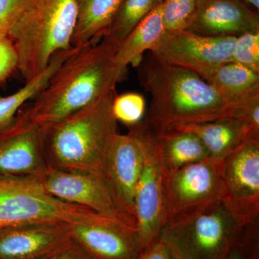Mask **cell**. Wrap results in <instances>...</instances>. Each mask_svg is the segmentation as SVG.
I'll use <instances>...</instances> for the list:
<instances>
[{
  "label": "cell",
  "mask_w": 259,
  "mask_h": 259,
  "mask_svg": "<svg viewBox=\"0 0 259 259\" xmlns=\"http://www.w3.org/2000/svg\"><path fill=\"white\" fill-rule=\"evenodd\" d=\"M35 182L57 198L83 206L136 230L119 209L106 179L102 175L62 171L50 166L45 175Z\"/></svg>",
  "instance_id": "cell-12"
},
{
  "label": "cell",
  "mask_w": 259,
  "mask_h": 259,
  "mask_svg": "<svg viewBox=\"0 0 259 259\" xmlns=\"http://www.w3.org/2000/svg\"><path fill=\"white\" fill-rule=\"evenodd\" d=\"M259 220L243 227L226 259H259Z\"/></svg>",
  "instance_id": "cell-27"
},
{
  "label": "cell",
  "mask_w": 259,
  "mask_h": 259,
  "mask_svg": "<svg viewBox=\"0 0 259 259\" xmlns=\"http://www.w3.org/2000/svg\"><path fill=\"white\" fill-rule=\"evenodd\" d=\"M144 145L142 173L135 197L138 255L160 239L167 223L163 192V171L149 134L139 124L131 126Z\"/></svg>",
  "instance_id": "cell-10"
},
{
  "label": "cell",
  "mask_w": 259,
  "mask_h": 259,
  "mask_svg": "<svg viewBox=\"0 0 259 259\" xmlns=\"http://www.w3.org/2000/svg\"><path fill=\"white\" fill-rule=\"evenodd\" d=\"M168 127L197 136L208 151L209 157L216 159H225L247 141L259 140V127L240 117H226L202 123L177 124Z\"/></svg>",
  "instance_id": "cell-17"
},
{
  "label": "cell",
  "mask_w": 259,
  "mask_h": 259,
  "mask_svg": "<svg viewBox=\"0 0 259 259\" xmlns=\"http://www.w3.org/2000/svg\"><path fill=\"white\" fill-rule=\"evenodd\" d=\"M122 0H76L77 21L71 46L96 44L105 35Z\"/></svg>",
  "instance_id": "cell-19"
},
{
  "label": "cell",
  "mask_w": 259,
  "mask_h": 259,
  "mask_svg": "<svg viewBox=\"0 0 259 259\" xmlns=\"http://www.w3.org/2000/svg\"><path fill=\"white\" fill-rule=\"evenodd\" d=\"M3 228H0V233H1L2 231H3Z\"/></svg>",
  "instance_id": "cell-34"
},
{
  "label": "cell",
  "mask_w": 259,
  "mask_h": 259,
  "mask_svg": "<svg viewBox=\"0 0 259 259\" xmlns=\"http://www.w3.org/2000/svg\"><path fill=\"white\" fill-rule=\"evenodd\" d=\"M67 223H39L4 228L0 259H45L72 241Z\"/></svg>",
  "instance_id": "cell-15"
},
{
  "label": "cell",
  "mask_w": 259,
  "mask_h": 259,
  "mask_svg": "<svg viewBox=\"0 0 259 259\" xmlns=\"http://www.w3.org/2000/svg\"><path fill=\"white\" fill-rule=\"evenodd\" d=\"M136 259H173L164 243L158 240L144 251L140 253Z\"/></svg>",
  "instance_id": "cell-31"
},
{
  "label": "cell",
  "mask_w": 259,
  "mask_h": 259,
  "mask_svg": "<svg viewBox=\"0 0 259 259\" xmlns=\"http://www.w3.org/2000/svg\"><path fill=\"white\" fill-rule=\"evenodd\" d=\"M44 129L23 110L0 130V182H37L49 166L44 144Z\"/></svg>",
  "instance_id": "cell-8"
},
{
  "label": "cell",
  "mask_w": 259,
  "mask_h": 259,
  "mask_svg": "<svg viewBox=\"0 0 259 259\" xmlns=\"http://www.w3.org/2000/svg\"><path fill=\"white\" fill-rule=\"evenodd\" d=\"M18 67V55L14 44L8 35L0 36V83Z\"/></svg>",
  "instance_id": "cell-28"
},
{
  "label": "cell",
  "mask_w": 259,
  "mask_h": 259,
  "mask_svg": "<svg viewBox=\"0 0 259 259\" xmlns=\"http://www.w3.org/2000/svg\"><path fill=\"white\" fill-rule=\"evenodd\" d=\"M142 127L151 137L163 174L209 157L205 146L194 134L174 127L151 131Z\"/></svg>",
  "instance_id": "cell-18"
},
{
  "label": "cell",
  "mask_w": 259,
  "mask_h": 259,
  "mask_svg": "<svg viewBox=\"0 0 259 259\" xmlns=\"http://www.w3.org/2000/svg\"><path fill=\"white\" fill-rule=\"evenodd\" d=\"M30 0H0V36L8 35L10 28Z\"/></svg>",
  "instance_id": "cell-29"
},
{
  "label": "cell",
  "mask_w": 259,
  "mask_h": 259,
  "mask_svg": "<svg viewBox=\"0 0 259 259\" xmlns=\"http://www.w3.org/2000/svg\"><path fill=\"white\" fill-rule=\"evenodd\" d=\"M243 228L218 200L167 223L160 240L173 259H226Z\"/></svg>",
  "instance_id": "cell-5"
},
{
  "label": "cell",
  "mask_w": 259,
  "mask_h": 259,
  "mask_svg": "<svg viewBox=\"0 0 259 259\" xmlns=\"http://www.w3.org/2000/svg\"><path fill=\"white\" fill-rule=\"evenodd\" d=\"M197 0H165L162 4L164 34L185 30L195 10Z\"/></svg>",
  "instance_id": "cell-25"
},
{
  "label": "cell",
  "mask_w": 259,
  "mask_h": 259,
  "mask_svg": "<svg viewBox=\"0 0 259 259\" xmlns=\"http://www.w3.org/2000/svg\"><path fill=\"white\" fill-rule=\"evenodd\" d=\"M231 61L259 74V31L246 32L237 37Z\"/></svg>",
  "instance_id": "cell-26"
},
{
  "label": "cell",
  "mask_w": 259,
  "mask_h": 259,
  "mask_svg": "<svg viewBox=\"0 0 259 259\" xmlns=\"http://www.w3.org/2000/svg\"><path fill=\"white\" fill-rule=\"evenodd\" d=\"M103 218L92 209L51 195L35 182H5L0 189L3 229L39 223H93Z\"/></svg>",
  "instance_id": "cell-6"
},
{
  "label": "cell",
  "mask_w": 259,
  "mask_h": 259,
  "mask_svg": "<svg viewBox=\"0 0 259 259\" xmlns=\"http://www.w3.org/2000/svg\"><path fill=\"white\" fill-rule=\"evenodd\" d=\"M5 183V182H0V189H1L2 187H3V185H4Z\"/></svg>",
  "instance_id": "cell-33"
},
{
  "label": "cell",
  "mask_w": 259,
  "mask_h": 259,
  "mask_svg": "<svg viewBox=\"0 0 259 259\" xmlns=\"http://www.w3.org/2000/svg\"><path fill=\"white\" fill-rule=\"evenodd\" d=\"M146 111L145 99L141 94L127 93L116 95L112 103V112L117 122L125 125H137L144 119Z\"/></svg>",
  "instance_id": "cell-24"
},
{
  "label": "cell",
  "mask_w": 259,
  "mask_h": 259,
  "mask_svg": "<svg viewBox=\"0 0 259 259\" xmlns=\"http://www.w3.org/2000/svg\"><path fill=\"white\" fill-rule=\"evenodd\" d=\"M228 101L245 103L259 99V74L243 65L228 61L207 80Z\"/></svg>",
  "instance_id": "cell-21"
},
{
  "label": "cell",
  "mask_w": 259,
  "mask_h": 259,
  "mask_svg": "<svg viewBox=\"0 0 259 259\" xmlns=\"http://www.w3.org/2000/svg\"><path fill=\"white\" fill-rule=\"evenodd\" d=\"M77 15L76 0H30L25 7L8 36L25 82L47 69L56 53L73 47Z\"/></svg>",
  "instance_id": "cell-4"
},
{
  "label": "cell",
  "mask_w": 259,
  "mask_h": 259,
  "mask_svg": "<svg viewBox=\"0 0 259 259\" xmlns=\"http://www.w3.org/2000/svg\"><path fill=\"white\" fill-rule=\"evenodd\" d=\"M117 48L104 39L79 47L23 111L47 128L115 92L127 70L116 60Z\"/></svg>",
  "instance_id": "cell-2"
},
{
  "label": "cell",
  "mask_w": 259,
  "mask_h": 259,
  "mask_svg": "<svg viewBox=\"0 0 259 259\" xmlns=\"http://www.w3.org/2000/svg\"><path fill=\"white\" fill-rule=\"evenodd\" d=\"M45 259H95L72 239L69 244Z\"/></svg>",
  "instance_id": "cell-30"
},
{
  "label": "cell",
  "mask_w": 259,
  "mask_h": 259,
  "mask_svg": "<svg viewBox=\"0 0 259 259\" xmlns=\"http://www.w3.org/2000/svg\"><path fill=\"white\" fill-rule=\"evenodd\" d=\"M223 165L224 159L209 157L163 173L167 223L193 214L218 201Z\"/></svg>",
  "instance_id": "cell-7"
},
{
  "label": "cell",
  "mask_w": 259,
  "mask_h": 259,
  "mask_svg": "<svg viewBox=\"0 0 259 259\" xmlns=\"http://www.w3.org/2000/svg\"><path fill=\"white\" fill-rule=\"evenodd\" d=\"M218 200L242 227L259 220V140L225 158Z\"/></svg>",
  "instance_id": "cell-9"
},
{
  "label": "cell",
  "mask_w": 259,
  "mask_h": 259,
  "mask_svg": "<svg viewBox=\"0 0 259 259\" xmlns=\"http://www.w3.org/2000/svg\"><path fill=\"white\" fill-rule=\"evenodd\" d=\"M185 30L204 36L238 37L259 31V17L242 0H197Z\"/></svg>",
  "instance_id": "cell-14"
},
{
  "label": "cell",
  "mask_w": 259,
  "mask_h": 259,
  "mask_svg": "<svg viewBox=\"0 0 259 259\" xmlns=\"http://www.w3.org/2000/svg\"><path fill=\"white\" fill-rule=\"evenodd\" d=\"M165 0H122L102 39L117 47L136 26Z\"/></svg>",
  "instance_id": "cell-23"
},
{
  "label": "cell",
  "mask_w": 259,
  "mask_h": 259,
  "mask_svg": "<svg viewBox=\"0 0 259 259\" xmlns=\"http://www.w3.org/2000/svg\"><path fill=\"white\" fill-rule=\"evenodd\" d=\"M242 1L245 2L247 4L251 5L257 10L259 9V0H242Z\"/></svg>",
  "instance_id": "cell-32"
},
{
  "label": "cell",
  "mask_w": 259,
  "mask_h": 259,
  "mask_svg": "<svg viewBox=\"0 0 259 259\" xmlns=\"http://www.w3.org/2000/svg\"><path fill=\"white\" fill-rule=\"evenodd\" d=\"M140 66L139 80L151 96L141 125L158 131L177 124L202 123L226 117L259 125V99L228 101L196 73L160 62L152 55Z\"/></svg>",
  "instance_id": "cell-1"
},
{
  "label": "cell",
  "mask_w": 259,
  "mask_h": 259,
  "mask_svg": "<svg viewBox=\"0 0 259 259\" xmlns=\"http://www.w3.org/2000/svg\"><path fill=\"white\" fill-rule=\"evenodd\" d=\"M72 239L95 259H136V230L109 218L70 225Z\"/></svg>",
  "instance_id": "cell-16"
},
{
  "label": "cell",
  "mask_w": 259,
  "mask_h": 259,
  "mask_svg": "<svg viewBox=\"0 0 259 259\" xmlns=\"http://www.w3.org/2000/svg\"><path fill=\"white\" fill-rule=\"evenodd\" d=\"M236 38L182 30L164 34L151 53L160 62L190 70L207 81L220 66L231 61Z\"/></svg>",
  "instance_id": "cell-11"
},
{
  "label": "cell",
  "mask_w": 259,
  "mask_h": 259,
  "mask_svg": "<svg viewBox=\"0 0 259 259\" xmlns=\"http://www.w3.org/2000/svg\"><path fill=\"white\" fill-rule=\"evenodd\" d=\"M78 49L79 48L72 47L69 50L56 53L47 69L40 74L26 81L23 88L12 95L0 97V130L9 125L25 103L36 97L46 88L53 75Z\"/></svg>",
  "instance_id": "cell-22"
},
{
  "label": "cell",
  "mask_w": 259,
  "mask_h": 259,
  "mask_svg": "<svg viewBox=\"0 0 259 259\" xmlns=\"http://www.w3.org/2000/svg\"><path fill=\"white\" fill-rule=\"evenodd\" d=\"M116 92L44 129V150L51 168L105 177L118 132L112 112Z\"/></svg>",
  "instance_id": "cell-3"
},
{
  "label": "cell",
  "mask_w": 259,
  "mask_h": 259,
  "mask_svg": "<svg viewBox=\"0 0 259 259\" xmlns=\"http://www.w3.org/2000/svg\"><path fill=\"white\" fill-rule=\"evenodd\" d=\"M144 158L142 141L130 127L127 134L117 135L105 167V179L115 203L136 228L135 197Z\"/></svg>",
  "instance_id": "cell-13"
},
{
  "label": "cell",
  "mask_w": 259,
  "mask_h": 259,
  "mask_svg": "<svg viewBox=\"0 0 259 259\" xmlns=\"http://www.w3.org/2000/svg\"><path fill=\"white\" fill-rule=\"evenodd\" d=\"M164 32L161 5L143 19L121 42L115 54L117 63L125 69L129 65L141 64L144 53L151 52Z\"/></svg>",
  "instance_id": "cell-20"
}]
</instances>
